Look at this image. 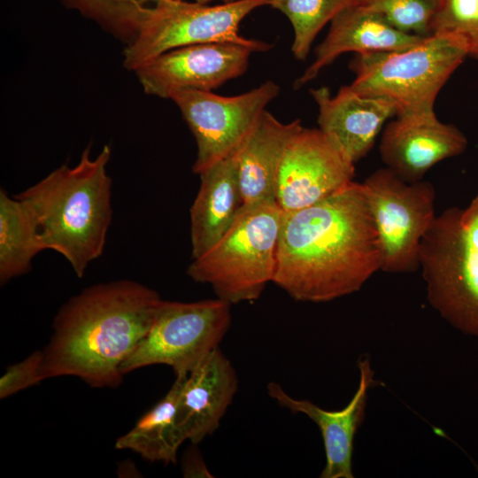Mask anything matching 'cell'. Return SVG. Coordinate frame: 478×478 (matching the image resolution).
Returning a JSON list of instances; mask_svg holds the SVG:
<instances>
[{"label":"cell","instance_id":"cell-1","mask_svg":"<svg viewBox=\"0 0 478 478\" xmlns=\"http://www.w3.org/2000/svg\"><path fill=\"white\" fill-rule=\"evenodd\" d=\"M382 252L361 182L283 212L274 283L293 299L328 302L358 291L382 268Z\"/></svg>","mask_w":478,"mask_h":478},{"label":"cell","instance_id":"cell-2","mask_svg":"<svg viewBox=\"0 0 478 478\" xmlns=\"http://www.w3.org/2000/svg\"><path fill=\"white\" fill-rule=\"evenodd\" d=\"M162 300L131 280L95 284L69 298L42 350V380L74 376L93 388L118 387L122 363L148 333Z\"/></svg>","mask_w":478,"mask_h":478},{"label":"cell","instance_id":"cell-3","mask_svg":"<svg viewBox=\"0 0 478 478\" xmlns=\"http://www.w3.org/2000/svg\"><path fill=\"white\" fill-rule=\"evenodd\" d=\"M111 147L92 158L90 146L74 166L63 165L15 197L33 213L45 250L62 255L76 276L100 257L112 221Z\"/></svg>","mask_w":478,"mask_h":478},{"label":"cell","instance_id":"cell-4","mask_svg":"<svg viewBox=\"0 0 478 478\" xmlns=\"http://www.w3.org/2000/svg\"><path fill=\"white\" fill-rule=\"evenodd\" d=\"M420 269L429 305L453 328L478 337V192L467 206L436 216L420 243Z\"/></svg>","mask_w":478,"mask_h":478},{"label":"cell","instance_id":"cell-5","mask_svg":"<svg viewBox=\"0 0 478 478\" xmlns=\"http://www.w3.org/2000/svg\"><path fill=\"white\" fill-rule=\"evenodd\" d=\"M282 217L275 200L243 205L227 233L192 258L188 275L230 305L257 300L274 281Z\"/></svg>","mask_w":478,"mask_h":478},{"label":"cell","instance_id":"cell-6","mask_svg":"<svg viewBox=\"0 0 478 478\" xmlns=\"http://www.w3.org/2000/svg\"><path fill=\"white\" fill-rule=\"evenodd\" d=\"M466 57L455 39L433 34L407 49L356 54L351 87L388 100L396 117L432 113L438 93Z\"/></svg>","mask_w":478,"mask_h":478},{"label":"cell","instance_id":"cell-7","mask_svg":"<svg viewBox=\"0 0 478 478\" xmlns=\"http://www.w3.org/2000/svg\"><path fill=\"white\" fill-rule=\"evenodd\" d=\"M270 0H235L215 5L159 0L149 11L135 39L124 50V66L131 71L170 50L199 43L235 42L267 51L272 45L239 34L243 19Z\"/></svg>","mask_w":478,"mask_h":478},{"label":"cell","instance_id":"cell-8","mask_svg":"<svg viewBox=\"0 0 478 478\" xmlns=\"http://www.w3.org/2000/svg\"><path fill=\"white\" fill-rule=\"evenodd\" d=\"M231 305L218 297L162 300L146 335L120 366L122 374L152 366L189 374L219 347L231 324Z\"/></svg>","mask_w":478,"mask_h":478},{"label":"cell","instance_id":"cell-9","mask_svg":"<svg viewBox=\"0 0 478 478\" xmlns=\"http://www.w3.org/2000/svg\"><path fill=\"white\" fill-rule=\"evenodd\" d=\"M361 183L381 243V270L406 274L420 269V243L436 216L434 185L405 181L386 166Z\"/></svg>","mask_w":478,"mask_h":478},{"label":"cell","instance_id":"cell-10","mask_svg":"<svg viewBox=\"0 0 478 478\" xmlns=\"http://www.w3.org/2000/svg\"><path fill=\"white\" fill-rule=\"evenodd\" d=\"M279 92V85L273 81L231 96L197 89L174 92L170 99L178 106L197 147L193 172L199 174L240 149Z\"/></svg>","mask_w":478,"mask_h":478},{"label":"cell","instance_id":"cell-11","mask_svg":"<svg viewBox=\"0 0 478 478\" xmlns=\"http://www.w3.org/2000/svg\"><path fill=\"white\" fill-rule=\"evenodd\" d=\"M354 174L355 165L320 128L303 127L281 161L275 201L283 212L308 207L346 186Z\"/></svg>","mask_w":478,"mask_h":478},{"label":"cell","instance_id":"cell-12","mask_svg":"<svg viewBox=\"0 0 478 478\" xmlns=\"http://www.w3.org/2000/svg\"><path fill=\"white\" fill-rule=\"evenodd\" d=\"M253 52L235 42L191 44L166 51L135 73L144 93L170 99L178 90L212 91L243 75Z\"/></svg>","mask_w":478,"mask_h":478},{"label":"cell","instance_id":"cell-13","mask_svg":"<svg viewBox=\"0 0 478 478\" xmlns=\"http://www.w3.org/2000/svg\"><path fill=\"white\" fill-rule=\"evenodd\" d=\"M467 139L435 112L397 116L382 130L379 151L385 166L408 182L423 180L437 163L462 154Z\"/></svg>","mask_w":478,"mask_h":478},{"label":"cell","instance_id":"cell-14","mask_svg":"<svg viewBox=\"0 0 478 478\" xmlns=\"http://www.w3.org/2000/svg\"><path fill=\"white\" fill-rule=\"evenodd\" d=\"M358 366L360 379L357 391L348 405L337 411L324 410L307 399L293 398L275 382L267 385L268 395L280 406L294 413L305 414L319 427L326 453L321 478L354 477V438L365 418L368 391L376 382L367 357L360 358Z\"/></svg>","mask_w":478,"mask_h":478},{"label":"cell","instance_id":"cell-15","mask_svg":"<svg viewBox=\"0 0 478 478\" xmlns=\"http://www.w3.org/2000/svg\"><path fill=\"white\" fill-rule=\"evenodd\" d=\"M321 132L355 165L372 150L389 119L397 115L386 99L363 95L351 85L331 96L327 87L310 89Z\"/></svg>","mask_w":478,"mask_h":478},{"label":"cell","instance_id":"cell-16","mask_svg":"<svg viewBox=\"0 0 478 478\" xmlns=\"http://www.w3.org/2000/svg\"><path fill=\"white\" fill-rule=\"evenodd\" d=\"M238 389V377L218 347L188 374L176 411L186 440L202 442L219 428Z\"/></svg>","mask_w":478,"mask_h":478},{"label":"cell","instance_id":"cell-17","mask_svg":"<svg viewBox=\"0 0 478 478\" xmlns=\"http://www.w3.org/2000/svg\"><path fill=\"white\" fill-rule=\"evenodd\" d=\"M423 38L399 31L380 15L358 4L350 5L330 22L328 35L315 49L313 61L294 81V89L315 79L323 68L343 53L399 50L416 44Z\"/></svg>","mask_w":478,"mask_h":478},{"label":"cell","instance_id":"cell-18","mask_svg":"<svg viewBox=\"0 0 478 478\" xmlns=\"http://www.w3.org/2000/svg\"><path fill=\"white\" fill-rule=\"evenodd\" d=\"M241 148L198 174L200 187L189 210L192 258L227 233L243 206L238 176Z\"/></svg>","mask_w":478,"mask_h":478},{"label":"cell","instance_id":"cell-19","mask_svg":"<svg viewBox=\"0 0 478 478\" xmlns=\"http://www.w3.org/2000/svg\"><path fill=\"white\" fill-rule=\"evenodd\" d=\"M302 127L300 120L283 123L264 112L240 150L238 176L243 205L275 200L281 161Z\"/></svg>","mask_w":478,"mask_h":478},{"label":"cell","instance_id":"cell-20","mask_svg":"<svg viewBox=\"0 0 478 478\" xmlns=\"http://www.w3.org/2000/svg\"><path fill=\"white\" fill-rule=\"evenodd\" d=\"M188 374L176 375L168 392L115 443L150 462L175 464L179 447L186 441L176 422L179 397Z\"/></svg>","mask_w":478,"mask_h":478},{"label":"cell","instance_id":"cell-21","mask_svg":"<svg viewBox=\"0 0 478 478\" xmlns=\"http://www.w3.org/2000/svg\"><path fill=\"white\" fill-rule=\"evenodd\" d=\"M35 217L27 205L0 190V282L27 274L32 259L44 251Z\"/></svg>","mask_w":478,"mask_h":478},{"label":"cell","instance_id":"cell-22","mask_svg":"<svg viewBox=\"0 0 478 478\" xmlns=\"http://www.w3.org/2000/svg\"><path fill=\"white\" fill-rule=\"evenodd\" d=\"M357 0H270L269 5L282 12L294 33L291 51L297 60H305L320 30L343 9Z\"/></svg>","mask_w":478,"mask_h":478},{"label":"cell","instance_id":"cell-23","mask_svg":"<svg viewBox=\"0 0 478 478\" xmlns=\"http://www.w3.org/2000/svg\"><path fill=\"white\" fill-rule=\"evenodd\" d=\"M159 0H62L118 39L133 42L150 9Z\"/></svg>","mask_w":478,"mask_h":478},{"label":"cell","instance_id":"cell-24","mask_svg":"<svg viewBox=\"0 0 478 478\" xmlns=\"http://www.w3.org/2000/svg\"><path fill=\"white\" fill-rule=\"evenodd\" d=\"M440 0H357L401 32L420 37L432 35Z\"/></svg>","mask_w":478,"mask_h":478},{"label":"cell","instance_id":"cell-25","mask_svg":"<svg viewBox=\"0 0 478 478\" xmlns=\"http://www.w3.org/2000/svg\"><path fill=\"white\" fill-rule=\"evenodd\" d=\"M446 35L478 59V0H440L432 35Z\"/></svg>","mask_w":478,"mask_h":478},{"label":"cell","instance_id":"cell-26","mask_svg":"<svg viewBox=\"0 0 478 478\" xmlns=\"http://www.w3.org/2000/svg\"><path fill=\"white\" fill-rule=\"evenodd\" d=\"M42 358V351H36L8 366L0 379V398H6L43 381L41 374Z\"/></svg>","mask_w":478,"mask_h":478},{"label":"cell","instance_id":"cell-27","mask_svg":"<svg viewBox=\"0 0 478 478\" xmlns=\"http://www.w3.org/2000/svg\"><path fill=\"white\" fill-rule=\"evenodd\" d=\"M182 471L184 477H212L200 451L196 447L189 449L186 452Z\"/></svg>","mask_w":478,"mask_h":478},{"label":"cell","instance_id":"cell-28","mask_svg":"<svg viewBox=\"0 0 478 478\" xmlns=\"http://www.w3.org/2000/svg\"><path fill=\"white\" fill-rule=\"evenodd\" d=\"M181 1H186V0H181ZM194 1L196 3H198V4H208V3L215 2V1H218V2H220V3H230V2H234L235 0H194Z\"/></svg>","mask_w":478,"mask_h":478}]
</instances>
